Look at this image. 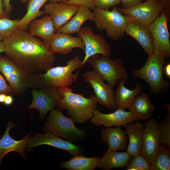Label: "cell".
<instances>
[{
  "label": "cell",
  "mask_w": 170,
  "mask_h": 170,
  "mask_svg": "<svg viewBox=\"0 0 170 170\" xmlns=\"http://www.w3.org/2000/svg\"><path fill=\"white\" fill-rule=\"evenodd\" d=\"M101 135L102 141L108 146V150L117 151L127 149V135L120 127L102 129Z\"/></svg>",
  "instance_id": "obj_23"
},
{
  "label": "cell",
  "mask_w": 170,
  "mask_h": 170,
  "mask_svg": "<svg viewBox=\"0 0 170 170\" xmlns=\"http://www.w3.org/2000/svg\"><path fill=\"white\" fill-rule=\"evenodd\" d=\"M143 0H121L123 8H128L135 7L142 2Z\"/></svg>",
  "instance_id": "obj_37"
},
{
  "label": "cell",
  "mask_w": 170,
  "mask_h": 170,
  "mask_svg": "<svg viewBox=\"0 0 170 170\" xmlns=\"http://www.w3.org/2000/svg\"><path fill=\"white\" fill-rule=\"evenodd\" d=\"M164 4L165 6V8H166V4L165 1V0H161Z\"/></svg>",
  "instance_id": "obj_44"
},
{
  "label": "cell",
  "mask_w": 170,
  "mask_h": 170,
  "mask_svg": "<svg viewBox=\"0 0 170 170\" xmlns=\"http://www.w3.org/2000/svg\"><path fill=\"white\" fill-rule=\"evenodd\" d=\"M6 95V94H0V103H3Z\"/></svg>",
  "instance_id": "obj_43"
},
{
  "label": "cell",
  "mask_w": 170,
  "mask_h": 170,
  "mask_svg": "<svg viewBox=\"0 0 170 170\" xmlns=\"http://www.w3.org/2000/svg\"><path fill=\"white\" fill-rule=\"evenodd\" d=\"M164 73L165 75L169 78H170V64H167L164 67Z\"/></svg>",
  "instance_id": "obj_41"
},
{
  "label": "cell",
  "mask_w": 170,
  "mask_h": 170,
  "mask_svg": "<svg viewBox=\"0 0 170 170\" xmlns=\"http://www.w3.org/2000/svg\"><path fill=\"white\" fill-rule=\"evenodd\" d=\"M3 41L7 57L29 75L45 72L55 61L49 46L27 31L17 28Z\"/></svg>",
  "instance_id": "obj_1"
},
{
  "label": "cell",
  "mask_w": 170,
  "mask_h": 170,
  "mask_svg": "<svg viewBox=\"0 0 170 170\" xmlns=\"http://www.w3.org/2000/svg\"><path fill=\"white\" fill-rule=\"evenodd\" d=\"M16 125L11 122H9L3 135L0 139V167L3 158L10 152H17L23 158H26L25 150L30 141V134H28L20 140H14L11 137L9 133L12 128Z\"/></svg>",
  "instance_id": "obj_20"
},
{
  "label": "cell",
  "mask_w": 170,
  "mask_h": 170,
  "mask_svg": "<svg viewBox=\"0 0 170 170\" xmlns=\"http://www.w3.org/2000/svg\"><path fill=\"white\" fill-rule=\"evenodd\" d=\"M132 113L139 120L146 121L153 115L155 108L146 93L139 94L133 99L128 108Z\"/></svg>",
  "instance_id": "obj_26"
},
{
  "label": "cell",
  "mask_w": 170,
  "mask_h": 170,
  "mask_svg": "<svg viewBox=\"0 0 170 170\" xmlns=\"http://www.w3.org/2000/svg\"><path fill=\"white\" fill-rule=\"evenodd\" d=\"M125 33L135 39L148 55L154 53L152 37L148 25L136 20H129Z\"/></svg>",
  "instance_id": "obj_18"
},
{
  "label": "cell",
  "mask_w": 170,
  "mask_h": 170,
  "mask_svg": "<svg viewBox=\"0 0 170 170\" xmlns=\"http://www.w3.org/2000/svg\"><path fill=\"white\" fill-rule=\"evenodd\" d=\"M13 95L12 89L6 82L3 76L0 74V94Z\"/></svg>",
  "instance_id": "obj_36"
},
{
  "label": "cell",
  "mask_w": 170,
  "mask_h": 170,
  "mask_svg": "<svg viewBox=\"0 0 170 170\" xmlns=\"http://www.w3.org/2000/svg\"><path fill=\"white\" fill-rule=\"evenodd\" d=\"M83 60L78 55L66 62L64 66L52 67L44 73L29 75L28 88L41 89L48 85L58 87H69L77 80L80 70L83 66Z\"/></svg>",
  "instance_id": "obj_2"
},
{
  "label": "cell",
  "mask_w": 170,
  "mask_h": 170,
  "mask_svg": "<svg viewBox=\"0 0 170 170\" xmlns=\"http://www.w3.org/2000/svg\"><path fill=\"white\" fill-rule=\"evenodd\" d=\"M20 19L11 20L8 18H0V41L10 36L18 28Z\"/></svg>",
  "instance_id": "obj_31"
},
{
  "label": "cell",
  "mask_w": 170,
  "mask_h": 170,
  "mask_svg": "<svg viewBox=\"0 0 170 170\" xmlns=\"http://www.w3.org/2000/svg\"><path fill=\"white\" fill-rule=\"evenodd\" d=\"M100 159L99 156L88 157L79 155L61 162L60 167L69 170H93L97 167Z\"/></svg>",
  "instance_id": "obj_28"
},
{
  "label": "cell",
  "mask_w": 170,
  "mask_h": 170,
  "mask_svg": "<svg viewBox=\"0 0 170 170\" xmlns=\"http://www.w3.org/2000/svg\"><path fill=\"white\" fill-rule=\"evenodd\" d=\"M8 18V15L5 12L3 4H0V18Z\"/></svg>",
  "instance_id": "obj_40"
},
{
  "label": "cell",
  "mask_w": 170,
  "mask_h": 170,
  "mask_svg": "<svg viewBox=\"0 0 170 170\" xmlns=\"http://www.w3.org/2000/svg\"><path fill=\"white\" fill-rule=\"evenodd\" d=\"M93 11V21L98 30L105 31L108 37L116 41L124 37L125 28L129 20L126 16L115 7L111 11L95 7Z\"/></svg>",
  "instance_id": "obj_5"
},
{
  "label": "cell",
  "mask_w": 170,
  "mask_h": 170,
  "mask_svg": "<svg viewBox=\"0 0 170 170\" xmlns=\"http://www.w3.org/2000/svg\"><path fill=\"white\" fill-rule=\"evenodd\" d=\"M79 6L63 1L49 2L43 5L44 14L49 15L56 30L67 23L76 13Z\"/></svg>",
  "instance_id": "obj_17"
},
{
  "label": "cell",
  "mask_w": 170,
  "mask_h": 170,
  "mask_svg": "<svg viewBox=\"0 0 170 170\" xmlns=\"http://www.w3.org/2000/svg\"><path fill=\"white\" fill-rule=\"evenodd\" d=\"M90 120L94 125H103L106 128H109L125 126L139 120L130 111H126L121 109H116L115 112L108 114L102 113L99 110L96 109Z\"/></svg>",
  "instance_id": "obj_16"
},
{
  "label": "cell",
  "mask_w": 170,
  "mask_h": 170,
  "mask_svg": "<svg viewBox=\"0 0 170 170\" xmlns=\"http://www.w3.org/2000/svg\"><path fill=\"white\" fill-rule=\"evenodd\" d=\"M28 29L31 35L39 37L48 45L56 31L54 23L49 16L33 20L29 24Z\"/></svg>",
  "instance_id": "obj_21"
},
{
  "label": "cell",
  "mask_w": 170,
  "mask_h": 170,
  "mask_svg": "<svg viewBox=\"0 0 170 170\" xmlns=\"http://www.w3.org/2000/svg\"><path fill=\"white\" fill-rule=\"evenodd\" d=\"M49 0H28L27 6V12L20 20L18 28L27 31L29 24L33 20L41 16L44 14L40 9Z\"/></svg>",
  "instance_id": "obj_29"
},
{
  "label": "cell",
  "mask_w": 170,
  "mask_h": 170,
  "mask_svg": "<svg viewBox=\"0 0 170 170\" xmlns=\"http://www.w3.org/2000/svg\"><path fill=\"white\" fill-rule=\"evenodd\" d=\"M5 49L3 41H0V53L2 52H5Z\"/></svg>",
  "instance_id": "obj_42"
},
{
  "label": "cell",
  "mask_w": 170,
  "mask_h": 170,
  "mask_svg": "<svg viewBox=\"0 0 170 170\" xmlns=\"http://www.w3.org/2000/svg\"><path fill=\"white\" fill-rule=\"evenodd\" d=\"M161 144L159 140L158 122L155 118H150L144 125L143 145L140 153L150 165L156 157Z\"/></svg>",
  "instance_id": "obj_14"
},
{
  "label": "cell",
  "mask_w": 170,
  "mask_h": 170,
  "mask_svg": "<svg viewBox=\"0 0 170 170\" xmlns=\"http://www.w3.org/2000/svg\"><path fill=\"white\" fill-rule=\"evenodd\" d=\"M3 4V0H0V4Z\"/></svg>",
  "instance_id": "obj_45"
},
{
  "label": "cell",
  "mask_w": 170,
  "mask_h": 170,
  "mask_svg": "<svg viewBox=\"0 0 170 170\" xmlns=\"http://www.w3.org/2000/svg\"><path fill=\"white\" fill-rule=\"evenodd\" d=\"M126 166L127 170H150V165L140 153L131 156Z\"/></svg>",
  "instance_id": "obj_33"
},
{
  "label": "cell",
  "mask_w": 170,
  "mask_h": 170,
  "mask_svg": "<svg viewBox=\"0 0 170 170\" xmlns=\"http://www.w3.org/2000/svg\"><path fill=\"white\" fill-rule=\"evenodd\" d=\"M96 7L104 10H109L110 7L121 3V0H93Z\"/></svg>",
  "instance_id": "obj_35"
},
{
  "label": "cell",
  "mask_w": 170,
  "mask_h": 170,
  "mask_svg": "<svg viewBox=\"0 0 170 170\" xmlns=\"http://www.w3.org/2000/svg\"><path fill=\"white\" fill-rule=\"evenodd\" d=\"M159 140L161 144L170 147V113L158 122Z\"/></svg>",
  "instance_id": "obj_32"
},
{
  "label": "cell",
  "mask_w": 170,
  "mask_h": 170,
  "mask_svg": "<svg viewBox=\"0 0 170 170\" xmlns=\"http://www.w3.org/2000/svg\"><path fill=\"white\" fill-rule=\"evenodd\" d=\"M131 156L126 152L107 150L100 158L97 167L104 170H110L126 166Z\"/></svg>",
  "instance_id": "obj_27"
},
{
  "label": "cell",
  "mask_w": 170,
  "mask_h": 170,
  "mask_svg": "<svg viewBox=\"0 0 170 170\" xmlns=\"http://www.w3.org/2000/svg\"><path fill=\"white\" fill-rule=\"evenodd\" d=\"M165 8V6L161 0H147L131 8L117 9L129 20H136L149 25L159 16Z\"/></svg>",
  "instance_id": "obj_8"
},
{
  "label": "cell",
  "mask_w": 170,
  "mask_h": 170,
  "mask_svg": "<svg viewBox=\"0 0 170 170\" xmlns=\"http://www.w3.org/2000/svg\"><path fill=\"white\" fill-rule=\"evenodd\" d=\"M168 19L163 10L153 22L148 25L152 37L154 53L164 58L170 57L169 34L167 28Z\"/></svg>",
  "instance_id": "obj_10"
},
{
  "label": "cell",
  "mask_w": 170,
  "mask_h": 170,
  "mask_svg": "<svg viewBox=\"0 0 170 170\" xmlns=\"http://www.w3.org/2000/svg\"><path fill=\"white\" fill-rule=\"evenodd\" d=\"M99 55L97 54L90 57L87 62L112 88L118 80L128 78V75L121 59L113 60L109 57Z\"/></svg>",
  "instance_id": "obj_6"
},
{
  "label": "cell",
  "mask_w": 170,
  "mask_h": 170,
  "mask_svg": "<svg viewBox=\"0 0 170 170\" xmlns=\"http://www.w3.org/2000/svg\"><path fill=\"white\" fill-rule=\"evenodd\" d=\"M59 88L63 97L56 105L60 109L66 110V114L74 123L82 124L92 117L98 103L94 94L87 98L74 93L69 87Z\"/></svg>",
  "instance_id": "obj_3"
},
{
  "label": "cell",
  "mask_w": 170,
  "mask_h": 170,
  "mask_svg": "<svg viewBox=\"0 0 170 170\" xmlns=\"http://www.w3.org/2000/svg\"><path fill=\"white\" fill-rule=\"evenodd\" d=\"M13 99L12 95H7L3 103L6 105H9L13 103Z\"/></svg>",
  "instance_id": "obj_39"
},
{
  "label": "cell",
  "mask_w": 170,
  "mask_h": 170,
  "mask_svg": "<svg viewBox=\"0 0 170 170\" xmlns=\"http://www.w3.org/2000/svg\"><path fill=\"white\" fill-rule=\"evenodd\" d=\"M83 76L84 81L92 87L98 103L110 109H116L113 88L105 83L94 70L85 72Z\"/></svg>",
  "instance_id": "obj_13"
},
{
  "label": "cell",
  "mask_w": 170,
  "mask_h": 170,
  "mask_svg": "<svg viewBox=\"0 0 170 170\" xmlns=\"http://www.w3.org/2000/svg\"><path fill=\"white\" fill-rule=\"evenodd\" d=\"M77 34L85 45L83 66L90 57L94 55L99 54L108 57L111 55L109 46L106 40L101 34H95L91 28L82 26Z\"/></svg>",
  "instance_id": "obj_12"
},
{
  "label": "cell",
  "mask_w": 170,
  "mask_h": 170,
  "mask_svg": "<svg viewBox=\"0 0 170 170\" xmlns=\"http://www.w3.org/2000/svg\"><path fill=\"white\" fill-rule=\"evenodd\" d=\"M49 45L54 53L63 55L69 54L74 48L85 49L84 43L80 37L63 33H55Z\"/></svg>",
  "instance_id": "obj_19"
},
{
  "label": "cell",
  "mask_w": 170,
  "mask_h": 170,
  "mask_svg": "<svg viewBox=\"0 0 170 170\" xmlns=\"http://www.w3.org/2000/svg\"><path fill=\"white\" fill-rule=\"evenodd\" d=\"M94 12L88 8L79 6L74 15L65 24L56 30L55 33L68 34L78 33L83 24L86 21H93Z\"/></svg>",
  "instance_id": "obj_22"
},
{
  "label": "cell",
  "mask_w": 170,
  "mask_h": 170,
  "mask_svg": "<svg viewBox=\"0 0 170 170\" xmlns=\"http://www.w3.org/2000/svg\"><path fill=\"white\" fill-rule=\"evenodd\" d=\"M28 0H21V3L24 4L27 2ZM10 0H3V4L5 11L7 14L9 15L10 12L12 11V7L10 4Z\"/></svg>",
  "instance_id": "obj_38"
},
{
  "label": "cell",
  "mask_w": 170,
  "mask_h": 170,
  "mask_svg": "<svg viewBox=\"0 0 170 170\" xmlns=\"http://www.w3.org/2000/svg\"><path fill=\"white\" fill-rule=\"evenodd\" d=\"M45 129L71 142L80 141L87 136L86 131L76 127L71 119L58 109L51 111Z\"/></svg>",
  "instance_id": "obj_7"
},
{
  "label": "cell",
  "mask_w": 170,
  "mask_h": 170,
  "mask_svg": "<svg viewBox=\"0 0 170 170\" xmlns=\"http://www.w3.org/2000/svg\"><path fill=\"white\" fill-rule=\"evenodd\" d=\"M127 79L123 78L120 80L115 90V101L116 110H125L128 108L133 99L142 91V87L139 82L136 83L133 89L131 90L127 88L124 86Z\"/></svg>",
  "instance_id": "obj_25"
},
{
  "label": "cell",
  "mask_w": 170,
  "mask_h": 170,
  "mask_svg": "<svg viewBox=\"0 0 170 170\" xmlns=\"http://www.w3.org/2000/svg\"><path fill=\"white\" fill-rule=\"evenodd\" d=\"M170 150L169 148L162 144L153 162L150 170H169Z\"/></svg>",
  "instance_id": "obj_30"
},
{
  "label": "cell",
  "mask_w": 170,
  "mask_h": 170,
  "mask_svg": "<svg viewBox=\"0 0 170 170\" xmlns=\"http://www.w3.org/2000/svg\"><path fill=\"white\" fill-rule=\"evenodd\" d=\"M33 99L27 109H35L39 112V116L44 118L49 111L53 110L58 101L63 97L59 87L48 85L41 89L32 88Z\"/></svg>",
  "instance_id": "obj_9"
},
{
  "label": "cell",
  "mask_w": 170,
  "mask_h": 170,
  "mask_svg": "<svg viewBox=\"0 0 170 170\" xmlns=\"http://www.w3.org/2000/svg\"><path fill=\"white\" fill-rule=\"evenodd\" d=\"M48 145L65 150L73 156L81 155L85 149L72 142L60 139L59 137L49 132L36 135L30 138L27 147L33 149L41 145Z\"/></svg>",
  "instance_id": "obj_15"
},
{
  "label": "cell",
  "mask_w": 170,
  "mask_h": 170,
  "mask_svg": "<svg viewBox=\"0 0 170 170\" xmlns=\"http://www.w3.org/2000/svg\"><path fill=\"white\" fill-rule=\"evenodd\" d=\"M0 72L9 83L13 95L22 94L28 88L29 75L7 57L0 56Z\"/></svg>",
  "instance_id": "obj_11"
},
{
  "label": "cell",
  "mask_w": 170,
  "mask_h": 170,
  "mask_svg": "<svg viewBox=\"0 0 170 170\" xmlns=\"http://www.w3.org/2000/svg\"><path fill=\"white\" fill-rule=\"evenodd\" d=\"M49 2H60L63 1L69 4L82 6L93 10L96 7L93 0H49Z\"/></svg>",
  "instance_id": "obj_34"
},
{
  "label": "cell",
  "mask_w": 170,
  "mask_h": 170,
  "mask_svg": "<svg viewBox=\"0 0 170 170\" xmlns=\"http://www.w3.org/2000/svg\"><path fill=\"white\" fill-rule=\"evenodd\" d=\"M131 123L125 126L129 139L126 152L131 156L140 153L143 145L144 125L139 122Z\"/></svg>",
  "instance_id": "obj_24"
},
{
  "label": "cell",
  "mask_w": 170,
  "mask_h": 170,
  "mask_svg": "<svg viewBox=\"0 0 170 170\" xmlns=\"http://www.w3.org/2000/svg\"><path fill=\"white\" fill-rule=\"evenodd\" d=\"M148 56L142 67L132 71V76L135 78H141L146 82L151 93L158 94L167 91L170 87L169 83L163 77L165 58L155 53Z\"/></svg>",
  "instance_id": "obj_4"
}]
</instances>
